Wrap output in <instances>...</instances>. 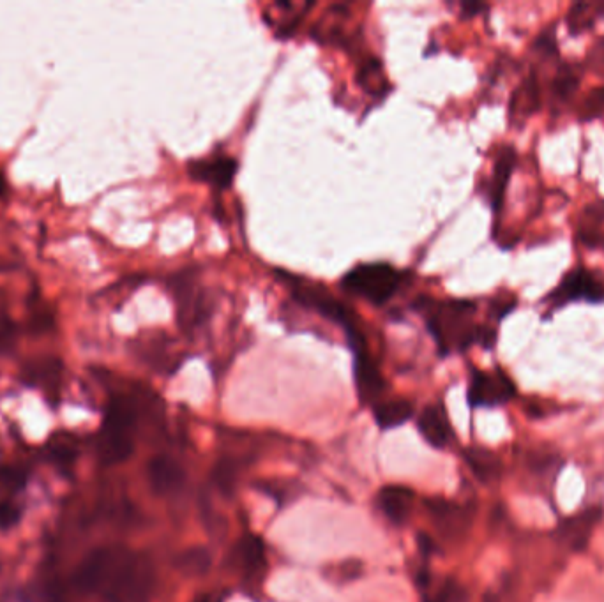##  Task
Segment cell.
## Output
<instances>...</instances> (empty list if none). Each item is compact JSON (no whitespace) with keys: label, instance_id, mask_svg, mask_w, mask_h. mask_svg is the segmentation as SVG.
Returning <instances> with one entry per match:
<instances>
[{"label":"cell","instance_id":"obj_31","mask_svg":"<svg viewBox=\"0 0 604 602\" xmlns=\"http://www.w3.org/2000/svg\"><path fill=\"white\" fill-rule=\"evenodd\" d=\"M15 339V324L4 313H0V350L11 347Z\"/></svg>","mask_w":604,"mask_h":602},{"label":"cell","instance_id":"obj_17","mask_svg":"<svg viewBox=\"0 0 604 602\" xmlns=\"http://www.w3.org/2000/svg\"><path fill=\"white\" fill-rule=\"evenodd\" d=\"M414 405L408 399H389L373 408V417L380 429L400 428L414 417Z\"/></svg>","mask_w":604,"mask_h":602},{"label":"cell","instance_id":"obj_7","mask_svg":"<svg viewBox=\"0 0 604 602\" xmlns=\"http://www.w3.org/2000/svg\"><path fill=\"white\" fill-rule=\"evenodd\" d=\"M544 301L550 304L552 311L571 302L601 304L604 302V283L597 274L587 271L585 267H574L560 279L557 288H553Z\"/></svg>","mask_w":604,"mask_h":602},{"label":"cell","instance_id":"obj_27","mask_svg":"<svg viewBox=\"0 0 604 602\" xmlns=\"http://www.w3.org/2000/svg\"><path fill=\"white\" fill-rule=\"evenodd\" d=\"M463 597H465L463 588L453 583V581H447L446 585L440 588L437 594L433 595L428 602H461Z\"/></svg>","mask_w":604,"mask_h":602},{"label":"cell","instance_id":"obj_14","mask_svg":"<svg viewBox=\"0 0 604 602\" xmlns=\"http://www.w3.org/2000/svg\"><path fill=\"white\" fill-rule=\"evenodd\" d=\"M147 472L152 488L161 495H170L181 490L182 484L186 481V474L181 465L170 456L152 458Z\"/></svg>","mask_w":604,"mask_h":602},{"label":"cell","instance_id":"obj_4","mask_svg":"<svg viewBox=\"0 0 604 602\" xmlns=\"http://www.w3.org/2000/svg\"><path fill=\"white\" fill-rule=\"evenodd\" d=\"M278 274L285 281V285L292 294V299L297 304H301L302 308L311 309L313 313H317L318 317L325 318L340 327L347 339L348 348L352 350V355L366 352L368 345H366V338L359 327V320L345 302L336 299L320 283L288 274V272L280 271Z\"/></svg>","mask_w":604,"mask_h":602},{"label":"cell","instance_id":"obj_8","mask_svg":"<svg viewBox=\"0 0 604 602\" xmlns=\"http://www.w3.org/2000/svg\"><path fill=\"white\" fill-rule=\"evenodd\" d=\"M516 396V385L502 369L483 371L472 368L467 398L470 407L495 408L509 403Z\"/></svg>","mask_w":604,"mask_h":602},{"label":"cell","instance_id":"obj_24","mask_svg":"<svg viewBox=\"0 0 604 602\" xmlns=\"http://www.w3.org/2000/svg\"><path fill=\"white\" fill-rule=\"evenodd\" d=\"M211 565V557H209V553L205 550H189L182 555L181 558V567L182 571L186 572H205L207 571V567Z\"/></svg>","mask_w":604,"mask_h":602},{"label":"cell","instance_id":"obj_32","mask_svg":"<svg viewBox=\"0 0 604 602\" xmlns=\"http://www.w3.org/2000/svg\"><path fill=\"white\" fill-rule=\"evenodd\" d=\"M460 9L463 18H474V16L488 13V11H490V6H488V4H483V2H461Z\"/></svg>","mask_w":604,"mask_h":602},{"label":"cell","instance_id":"obj_33","mask_svg":"<svg viewBox=\"0 0 604 602\" xmlns=\"http://www.w3.org/2000/svg\"><path fill=\"white\" fill-rule=\"evenodd\" d=\"M223 595L221 594H207L204 597H200L197 602H223Z\"/></svg>","mask_w":604,"mask_h":602},{"label":"cell","instance_id":"obj_28","mask_svg":"<svg viewBox=\"0 0 604 602\" xmlns=\"http://www.w3.org/2000/svg\"><path fill=\"white\" fill-rule=\"evenodd\" d=\"M583 218L587 219L582 226L599 228L597 225L604 223V200H597L594 204L587 205L583 211Z\"/></svg>","mask_w":604,"mask_h":602},{"label":"cell","instance_id":"obj_12","mask_svg":"<svg viewBox=\"0 0 604 602\" xmlns=\"http://www.w3.org/2000/svg\"><path fill=\"white\" fill-rule=\"evenodd\" d=\"M417 428L424 440L437 449H444L453 437L451 422L442 405H428L417 417Z\"/></svg>","mask_w":604,"mask_h":602},{"label":"cell","instance_id":"obj_11","mask_svg":"<svg viewBox=\"0 0 604 602\" xmlns=\"http://www.w3.org/2000/svg\"><path fill=\"white\" fill-rule=\"evenodd\" d=\"M354 382L357 394L363 403L375 401L382 396V392L386 391V378L382 377L377 362L371 357L370 352L355 355Z\"/></svg>","mask_w":604,"mask_h":602},{"label":"cell","instance_id":"obj_25","mask_svg":"<svg viewBox=\"0 0 604 602\" xmlns=\"http://www.w3.org/2000/svg\"><path fill=\"white\" fill-rule=\"evenodd\" d=\"M518 306V299L514 297V295H500V297H495L493 301L490 302V317L495 320V322H500V320H504L507 315H511L514 309Z\"/></svg>","mask_w":604,"mask_h":602},{"label":"cell","instance_id":"obj_6","mask_svg":"<svg viewBox=\"0 0 604 602\" xmlns=\"http://www.w3.org/2000/svg\"><path fill=\"white\" fill-rule=\"evenodd\" d=\"M168 288L174 295L175 315H177L179 329L186 334L204 329L211 320L214 306L205 288L198 283L197 272L191 269L177 272L168 281Z\"/></svg>","mask_w":604,"mask_h":602},{"label":"cell","instance_id":"obj_26","mask_svg":"<svg viewBox=\"0 0 604 602\" xmlns=\"http://www.w3.org/2000/svg\"><path fill=\"white\" fill-rule=\"evenodd\" d=\"M534 48L537 52L543 53V55H557L559 48H557V31H555V25L552 27H546L536 41H534Z\"/></svg>","mask_w":604,"mask_h":602},{"label":"cell","instance_id":"obj_13","mask_svg":"<svg viewBox=\"0 0 604 602\" xmlns=\"http://www.w3.org/2000/svg\"><path fill=\"white\" fill-rule=\"evenodd\" d=\"M516 163H518V152L514 151L513 147H504L495 159L493 177H491L490 188H488V200H490L491 209L495 214H500L502 211L506 189L513 177Z\"/></svg>","mask_w":604,"mask_h":602},{"label":"cell","instance_id":"obj_3","mask_svg":"<svg viewBox=\"0 0 604 602\" xmlns=\"http://www.w3.org/2000/svg\"><path fill=\"white\" fill-rule=\"evenodd\" d=\"M147 394L140 389L114 392L106 403L105 417L96 437V452L103 465H119L135 449V431Z\"/></svg>","mask_w":604,"mask_h":602},{"label":"cell","instance_id":"obj_19","mask_svg":"<svg viewBox=\"0 0 604 602\" xmlns=\"http://www.w3.org/2000/svg\"><path fill=\"white\" fill-rule=\"evenodd\" d=\"M237 560L248 572H255L265 565V548L257 535H244L237 544Z\"/></svg>","mask_w":604,"mask_h":602},{"label":"cell","instance_id":"obj_16","mask_svg":"<svg viewBox=\"0 0 604 602\" xmlns=\"http://www.w3.org/2000/svg\"><path fill=\"white\" fill-rule=\"evenodd\" d=\"M539 108H541V85L536 73H530L529 78L514 91L509 105L511 121L520 119L523 122L529 119L530 115H534Z\"/></svg>","mask_w":604,"mask_h":602},{"label":"cell","instance_id":"obj_15","mask_svg":"<svg viewBox=\"0 0 604 602\" xmlns=\"http://www.w3.org/2000/svg\"><path fill=\"white\" fill-rule=\"evenodd\" d=\"M414 491L407 486H384L378 493L377 504L387 520L401 525L408 520L412 507H414Z\"/></svg>","mask_w":604,"mask_h":602},{"label":"cell","instance_id":"obj_2","mask_svg":"<svg viewBox=\"0 0 604 602\" xmlns=\"http://www.w3.org/2000/svg\"><path fill=\"white\" fill-rule=\"evenodd\" d=\"M414 309L424 318L426 329L437 343L438 354L447 357L461 354L477 345L479 324H476L477 304L470 299L419 297Z\"/></svg>","mask_w":604,"mask_h":602},{"label":"cell","instance_id":"obj_34","mask_svg":"<svg viewBox=\"0 0 604 602\" xmlns=\"http://www.w3.org/2000/svg\"><path fill=\"white\" fill-rule=\"evenodd\" d=\"M6 191H8V182H6V177H4V174L0 172V198L6 195Z\"/></svg>","mask_w":604,"mask_h":602},{"label":"cell","instance_id":"obj_22","mask_svg":"<svg viewBox=\"0 0 604 602\" xmlns=\"http://www.w3.org/2000/svg\"><path fill=\"white\" fill-rule=\"evenodd\" d=\"M59 378H61V368L57 361H41L29 368V380L43 389L48 385L55 387V382H59Z\"/></svg>","mask_w":604,"mask_h":602},{"label":"cell","instance_id":"obj_21","mask_svg":"<svg viewBox=\"0 0 604 602\" xmlns=\"http://www.w3.org/2000/svg\"><path fill=\"white\" fill-rule=\"evenodd\" d=\"M467 461L470 467L476 472L477 477H481L483 481H490L499 477L500 463L490 451L483 449H472L467 452Z\"/></svg>","mask_w":604,"mask_h":602},{"label":"cell","instance_id":"obj_30","mask_svg":"<svg viewBox=\"0 0 604 602\" xmlns=\"http://www.w3.org/2000/svg\"><path fill=\"white\" fill-rule=\"evenodd\" d=\"M589 66L597 75L604 76V38L597 39L596 45L590 50Z\"/></svg>","mask_w":604,"mask_h":602},{"label":"cell","instance_id":"obj_23","mask_svg":"<svg viewBox=\"0 0 604 602\" xmlns=\"http://www.w3.org/2000/svg\"><path fill=\"white\" fill-rule=\"evenodd\" d=\"M580 119L582 121H592L599 119L604 115V87H597L589 92V96L583 99L582 108H580Z\"/></svg>","mask_w":604,"mask_h":602},{"label":"cell","instance_id":"obj_18","mask_svg":"<svg viewBox=\"0 0 604 602\" xmlns=\"http://www.w3.org/2000/svg\"><path fill=\"white\" fill-rule=\"evenodd\" d=\"M597 18H604V2H578L567 13V29L573 36H580L594 27Z\"/></svg>","mask_w":604,"mask_h":602},{"label":"cell","instance_id":"obj_29","mask_svg":"<svg viewBox=\"0 0 604 602\" xmlns=\"http://www.w3.org/2000/svg\"><path fill=\"white\" fill-rule=\"evenodd\" d=\"M497 338H499L497 327H493V325H479L477 345H481L484 350H491V348H495V345H497Z\"/></svg>","mask_w":604,"mask_h":602},{"label":"cell","instance_id":"obj_5","mask_svg":"<svg viewBox=\"0 0 604 602\" xmlns=\"http://www.w3.org/2000/svg\"><path fill=\"white\" fill-rule=\"evenodd\" d=\"M407 272L398 271L386 262H370L355 265L354 269L341 278L343 292L370 302L373 306H384L400 292L407 283Z\"/></svg>","mask_w":604,"mask_h":602},{"label":"cell","instance_id":"obj_1","mask_svg":"<svg viewBox=\"0 0 604 602\" xmlns=\"http://www.w3.org/2000/svg\"><path fill=\"white\" fill-rule=\"evenodd\" d=\"M76 587L105 602H151L156 572L149 558L124 548L91 551L75 572Z\"/></svg>","mask_w":604,"mask_h":602},{"label":"cell","instance_id":"obj_20","mask_svg":"<svg viewBox=\"0 0 604 602\" xmlns=\"http://www.w3.org/2000/svg\"><path fill=\"white\" fill-rule=\"evenodd\" d=\"M580 80H582L580 69L576 68V66H571V64H564L557 71V75L553 76V98L559 99V101H567V99L573 98L574 92H576L578 85H580Z\"/></svg>","mask_w":604,"mask_h":602},{"label":"cell","instance_id":"obj_10","mask_svg":"<svg viewBox=\"0 0 604 602\" xmlns=\"http://www.w3.org/2000/svg\"><path fill=\"white\" fill-rule=\"evenodd\" d=\"M601 520H603V509L592 507V509L574 514L571 518L562 521L555 535L567 550L583 551L589 546L594 528L599 525Z\"/></svg>","mask_w":604,"mask_h":602},{"label":"cell","instance_id":"obj_9","mask_svg":"<svg viewBox=\"0 0 604 602\" xmlns=\"http://www.w3.org/2000/svg\"><path fill=\"white\" fill-rule=\"evenodd\" d=\"M237 172L239 161L228 154H211L188 163V175L193 181L204 182L218 191L232 188Z\"/></svg>","mask_w":604,"mask_h":602}]
</instances>
